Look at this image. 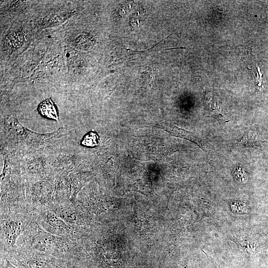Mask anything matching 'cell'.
I'll return each mask as SVG.
<instances>
[{
    "label": "cell",
    "instance_id": "6da1fadb",
    "mask_svg": "<svg viewBox=\"0 0 268 268\" xmlns=\"http://www.w3.org/2000/svg\"><path fill=\"white\" fill-rule=\"evenodd\" d=\"M15 248L51 255L74 264L78 241L46 231L34 218L18 238Z\"/></svg>",
    "mask_w": 268,
    "mask_h": 268
},
{
    "label": "cell",
    "instance_id": "7a4b0ae2",
    "mask_svg": "<svg viewBox=\"0 0 268 268\" xmlns=\"http://www.w3.org/2000/svg\"><path fill=\"white\" fill-rule=\"evenodd\" d=\"M34 218L29 207L0 209V253L6 255L15 248L18 238Z\"/></svg>",
    "mask_w": 268,
    "mask_h": 268
},
{
    "label": "cell",
    "instance_id": "3957f363",
    "mask_svg": "<svg viewBox=\"0 0 268 268\" xmlns=\"http://www.w3.org/2000/svg\"><path fill=\"white\" fill-rule=\"evenodd\" d=\"M20 268H77L75 265L55 257L15 248L1 256Z\"/></svg>",
    "mask_w": 268,
    "mask_h": 268
},
{
    "label": "cell",
    "instance_id": "277c9868",
    "mask_svg": "<svg viewBox=\"0 0 268 268\" xmlns=\"http://www.w3.org/2000/svg\"><path fill=\"white\" fill-rule=\"evenodd\" d=\"M34 218L46 231L59 236L78 241L85 232L84 226L67 222L49 208L34 212Z\"/></svg>",
    "mask_w": 268,
    "mask_h": 268
},
{
    "label": "cell",
    "instance_id": "5b68a950",
    "mask_svg": "<svg viewBox=\"0 0 268 268\" xmlns=\"http://www.w3.org/2000/svg\"><path fill=\"white\" fill-rule=\"evenodd\" d=\"M49 209L71 224L84 226L88 222V216L76 203L54 202Z\"/></svg>",
    "mask_w": 268,
    "mask_h": 268
},
{
    "label": "cell",
    "instance_id": "8992f818",
    "mask_svg": "<svg viewBox=\"0 0 268 268\" xmlns=\"http://www.w3.org/2000/svg\"><path fill=\"white\" fill-rule=\"evenodd\" d=\"M165 129L174 135L183 137L197 144L203 148V145L197 135L187 130L179 128L171 125L165 124Z\"/></svg>",
    "mask_w": 268,
    "mask_h": 268
},
{
    "label": "cell",
    "instance_id": "52a82bcc",
    "mask_svg": "<svg viewBox=\"0 0 268 268\" xmlns=\"http://www.w3.org/2000/svg\"><path fill=\"white\" fill-rule=\"evenodd\" d=\"M38 109L42 116L52 120H58V113L50 99H47L42 101L38 106Z\"/></svg>",
    "mask_w": 268,
    "mask_h": 268
},
{
    "label": "cell",
    "instance_id": "ba28073f",
    "mask_svg": "<svg viewBox=\"0 0 268 268\" xmlns=\"http://www.w3.org/2000/svg\"><path fill=\"white\" fill-rule=\"evenodd\" d=\"M259 142V139L257 134L254 132L250 131L237 144L242 147H251L258 145Z\"/></svg>",
    "mask_w": 268,
    "mask_h": 268
},
{
    "label": "cell",
    "instance_id": "9c48e42d",
    "mask_svg": "<svg viewBox=\"0 0 268 268\" xmlns=\"http://www.w3.org/2000/svg\"><path fill=\"white\" fill-rule=\"evenodd\" d=\"M75 43L77 48L85 50L91 48L94 44V40L90 35L83 34L76 38Z\"/></svg>",
    "mask_w": 268,
    "mask_h": 268
},
{
    "label": "cell",
    "instance_id": "30bf717a",
    "mask_svg": "<svg viewBox=\"0 0 268 268\" xmlns=\"http://www.w3.org/2000/svg\"><path fill=\"white\" fill-rule=\"evenodd\" d=\"M81 143L86 146H95L98 144V136L94 133H89L84 136Z\"/></svg>",
    "mask_w": 268,
    "mask_h": 268
},
{
    "label": "cell",
    "instance_id": "8fae6325",
    "mask_svg": "<svg viewBox=\"0 0 268 268\" xmlns=\"http://www.w3.org/2000/svg\"><path fill=\"white\" fill-rule=\"evenodd\" d=\"M2 259V268H20L16 265L11 263L8 259L5 257H1Z\"/></svg>",
    "mask_w": 268,
    "mask_h": 268
}]
</instances>
